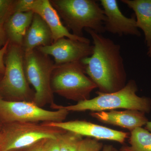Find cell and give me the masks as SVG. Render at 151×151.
<instances>
[{"instance_id": "cell-1", "label": "cell", "mask_w": 151, "mask_h": 151, "mask_svg": "<svg viewBox=\"0 0 151 151\" xmlns=\"http://www.w3.org/2000/svg\"><path fill=\"white\" fill-rule=\"evenodd\" d=\"M85 30L93 43L92 55L81 61L86 75L99 92L111 93L122 89L127 84V75L121 46L93 30Z\"/></svg>"}, {"instance_id": "cell-2", "label": "cell", "mask_w": 151, "mask_h": 151, "mask_svg": "<svg viewBox=\"0 0 151 151\" xmlns=\"http://www.w3.org/2000/svg\"><path fill=\"white\" fill-rule=\"evenodd\" d=\"M137 91L136 82L130 80L124 88L117 92L104 93L97 91V96L92 99L80 101L75 105L60 106L68 112H101L123 109L150 113L151 99L147 97H139L137 94Z\"/></svg>"}, {"instance_id": "cell-3", "label": "cell", "mask_w": 151, "mask_h": 151, "mask_svg": "<svg viewBox=\"0 0 151 151\" xmlns=\"http://www.w3.org/2000/svg\"><path fill=\"white\" fill-rule=\"evenodd\" d=\"M52 5L72 34L83 36V30L90 29L99 33L105 32L103 9L94 0H50Z\"/></svg>"}, {"instance_id": "cell-4", "label": "cell", "mask_w": 151, "mask_h": 151, "mask_svg": "<svg viewBox=\"0 0 151 151\" xmlns=\"http://www.w3.org/2000/svg\"><path fill=\"white\" fill-rule=\"evenodd\" d=\"M51 85L53 93L77 103L89 100L91 92L97 88L86 75L81 61L56 65L52 74Z\"/></svg>"}, {"instance_id": "cell-5", "label": "cell", "mask_w": 151, "mask_h": 151, "mask_svg": "<svg viewBox=\"0 0 151 151\" xmlns=\"http://www.w3.org/2000/svg\"><path fill=\"white\" fill-rule=\"evenodd\" d=\"M24 51L19 45L9 43L5 55V69L0 79V97L6 100L32 102L35 91L30 87L25 73Z\"/></svg>"}, {"instance_id": "cell-6", "label": "cell", "mask_w": 151, "mask_h": 151, "mask_svg": "<svg viewBox=\"0 0 151 151\" xmlns=\"http://www.w3.org/2000/svg\"><path fill=\"white\" fill-rule=\"evenodd\" d=\"M24 65L28 82L34 89L32 102L41 108L47 105L52 108L55 104L51 85L52 74L56 66L54 61L37 48L24 52Z\"/></svg>"}, {"instance_id": "cell-7", "label": "cell", "mask_w": 151, "mask_h": 151, "mask_svg": "<svg viewBox=\"0 0 151 151\" xmlns=\"http://www.w3.org/2000/svg\"><path fill=\"white\" fill-rule=\"evenodd\" d=\"M65 131L44 123L4 124L1 131L3 136L1 151L23 150L43 140L57 139Z\"/></svg>"}, {"instance_id": "cell-8", "label": "cell", "mask_w": 151, "mask_h": 151, "mask_svg": "<svg viewBox=\"0 0 151 151\" xmlns=\"http://www.w3.org/2000/svg\"><path fill=\"white\" fill-rule=\"evenodd\" d=\"M52 109L45 110L32 102L11 101L0 97V123H47L63 122L69 112L55 104Z\"/></svg>"}, {"instance_id": "cell-9", "label": "cell", "mask_w": 151, "mask_h": 151, "mask_svg": "<svg viewBox=\"0 0 151 151\" xmlns=\"http://www.w3.org/2000/svg\"><path fill=\"white\" fill-rule=\"evenodd\" d=\"M44 54L53 57L56 65L81 61L91 56L93 46L90 43L66 37L59 39L50 45L37 48Z\"/></svg>"}, {"instance_id": "cell-10", "label": "cell", "mask_w": 151, "mask_h": 151, "mask_svg": "<svg viewBox=\"0 0 151 151\" xmlns=\"http://www.w3.org/2000/svg\"><path fill=\"white\" fill-rule=\"evenodd\" d=\"M44 123L48 126L73 132L82 137L84 136L97 140L112 141L123 144L129 137V134L127 132L117 131L85 121L75 120Z\"/></svg>"}, {"instance_id": "cell-11", "label": "cell", "mask_w": 151, "mask_h": 151, "mask_svg": "<svg viewBox=\"0 0 151 151\" xmlns=\"http://www.w3.org/2000/svg\"><path fill=\"white\" fill-rule=\"evenodd\" d=\"M106 20L104 24L105 31L118 35L140 37V32L137 27L136 17L134 16L127 17L120 10L116 0H100Z\"/></svg>"}, {"instance_id": "cell-12", "label": "cell", "mask_w": 151, "mask_h": 151, "mask_svg": "<svg viewBox=\"0 0 151 151\" xmlns=\"http://www.w3.org/2000/svg\"><path fill=\"white\" fill-rule=\"evenodd\" d=\"M29 11L37 14L46 23L52 34L53 42L59 39L66 37L90 43V40L87 38L76 36L69 32L63 24L60 17L50 0H33L30 6Z\"/></svg>"}, {"instance_id": "cell-13", "label": "cell", "mask_w": 151, "mask_h": 151, "mask_svg": "<svg viewBox=\"0 0 151 151\" xmlns=\"http://www.w3.org/2000/svg\"><path fill=\"white\" fill-rule=\"evenodd\" d=\"M91 116L99 122L122 127L130 132L145 126L149 122L145 113L135 110L92 112Z\"/></svg>"}, {"instance_id": "cell-14", "label": "cell", "mask_w": 151, "mask_h": 151, "mask_svg": "<svg viewBox=\"0 0 151 151\" xmlns=\"http://www.w3.org/2000/svg\"><path fill=\"white\" fill-rule=\"evenodd\" d=\"M53 42L52 34L46 23L39 15L34 13L31 24L24 38L22 45L24 51L48 46Z\"/></svg>"}, {"instance_id": "cell-15", "label": "cell", "mask_w": 151, "mask_h": 151, "mask_svg": "<svg viewBox=\"0 0 151 151\" xmlns=\"http://www.w3.org/2000/svg\"><path fill=\"white\" fill-rule=\"evenodd\" d=\"M34 13L32 12H15L4 24L10 43L22 46L24 38L32 22Z\"/></svg>"}, {"instance_id": "cell-16", "label": "cell", "mask_w": 151, "mask_h": 151, "mask_svg": "<svg viewBox=\"0 0 151 151\" xmlns=\"http://www.w3.org/2000/svg\"><path fill=\"white\" fill-rule=\"evenodd\" d=\"M134 12L137 27L142 29L145 37V42L151 47V0H122Z\"/></svg>"}, {"instance_id": "cell-17", "label": "cell", "mask_w": 151, "mask_h": 151, "mask_svg": "<svg viewBox=\"0 0 151 151\" xmlns=\"http://www.w3.org/2000/svg\"><path fill=\"white\" fill-rule=\"evenodd\" d=\"M129 144L124 146L120 151H151V133L142 127L130 132Z\"/></svg>"}, {"instance_id": "cell-18", "label": "cell", "mask_w": 151, "mask_h": 151, "mask_svg": "<svg viewBox=\"0 0 151 151\" xmlns=\"http://www.w3.org/2000/svg\"><path fill=\"white\" fill-rule=\"evenodd\" d=\"M83 137L73 132L65 131L58 137L60 151H77Z\"/></svg>"}, {"instance_id": "cell-19", "label": "cell", "mask_w": 151, "mask_h": 151, "mask_svg": "<svg viewBox=\"0 0 151 151\" xmlns=\"http://www.w3.org/2000/svg\"><path fill=\"white\" fill-rule=\"evenodd\" d=\"M16 0H0V24L4 26L10 17L14 13Z\"/></svg>"}, {"instance_id": "cell-20", "label": "cell", "mask_w": 151, "mask_h": 151, "mask_svg": "<svg viewBox=\"0 0 151 151\" xmlns=\"http://www.w3.org/2000/svg\"><path fill=\"white\" fill-rule=\"evenodd\" d=\"M103 147V143L99 140L86 137L81 141L77 151H100Z\"/></svg>"}, {"instance_id": "cell-21", "label": "cell", "mask_w": 151, "mask_h": 151, "mask_svg": "<svg viewBox=\"0 0 151 151\" xmlns=\"http://www.w3.org/2000/svg\"><path fill=\"white\" fill-rule=\"evenodd\" d=\"M58 137L45 140L43 145V151H60Z\"/></svg>"}, {"instance_id": "cell-22", "label": "cell", "mask_w": 151, "mask_h": 151, "mask_svg": "<svg viewBox=\"0 0 151 151\" xmlns=\"http://www.w3.org/2000/svg\"><path fill=\"white\" fill-rule=\"evenodd\" d=\"M9 44V42L8 41L2 48L0 49V73L3 74L5 69L4 64L5 55L7 51L8 48Z\"/></svg>"}, {"instance_id": "cell-23", "label": "cell", "mask_w": 151, "mask_h": 151, "mask_svg": "<svg viewBox=\"0 0 151 151\" xmlns=\"http://www.w3.org/2000/svg\"><path fill=\"white\" fill-rule=\"evenodd\" d=\"M45 140L41 141L29 147L24 149V151H43V145Z\"/></svg>"}, {"instance_id": "cell-24", "label": "cell", "mask_w": 151, "mask_h": 151, "mask_svg": "<svg viewBox=\"0 0 151 151\" xmlns=\"http://www.w3.org/2000/svg\"><path fill=\"white\" fill-rule=\"evenodd\" d=\"M8 41L4 26L0 24V49L5 45Z\"/></svg>"}, {"instance_id": "cell-25", "label": "cell", "mask_w": 151, "mask_h": 151, "mask_svg": "<svg viewBox=\"0 0 151 151\" xmlns=\"http://www.w3.org/2000/svg\"><path fill=\"white\" fill-rule=\"evenodd\" d=\"M115 148L111 145H105L100 151H115Z\"/></svg>"}, {"instance_id": "cell-26", "label": "cell", "mask_w": 151, "mask_h": 151, "mask_svg": "<svg viewBox=\"0 0 151 151\" xmlns=\"http://www.w3.org/2000/svg\"><path fill=\"white\" fill-rule=\"evenodd\" d=\"M145 126V129L151 133V122H148Z\"/></svg>"}, {"instance_id": "cell-27", "label": "cell", "mask_w": 151, "mask_h": 151, "mask_svg": "<svg viewBox=\"0 0 151 151\" xmlns=\"http://www.w3.org/2000/svg\"><path fill=\"white\" fill-rule=\"evenodd\" d=\"M3 143V136L1 133L0 132V151H1V148L2 145Z\"/></svg>"}, {"instance_id": "cell-28", "label": "cell", "mask_w": 151, "mask_h": 151, "mask_svg": "<svg viewBox=\"0 0 151 151\" xmlns=\"http://www.w3.org/2000/svg\"><path fill=\"white\" fill-rule=\"evenodd\" d=\"M147 54L148 56L151 58V47L149 48L148 51L147 52Z\"/></svg>"}, {"instance_id": "cell-29", "label": "cell", "mask_w": 151, "mask_h": 151, "mask_svg": "<svg viewBox=\"0 0 151 151\" xmlns=\"http://www.w3.org/2000/svg\"><path fill=\"white\" fill-rule=\"evenodd\" d=\"M2 127V125L0 123V132H1V130Z\"/></svg>"}, {"instance_id": "cell-30", "label": "cell", "mask_w": 151, "mask_h": 151, "mask_svg": "<svg viewBox=\"0 0 151 151\" xmlns=\"http://www.w3.org/2000/svg\"><path fill=\"white\" fill-rule=\"evenodd\" d=\"M115 151H120V150H117V149H115Z\"/></svg>"}, {"instance_id": "cell-31", "label": "cell", "mask_w": 151, "mask_h": 151, "mask_svg": "<svg viewBox=\"0 0 151 151\" xmlns=\"http://www.w3.org/2000/svg\"><path fill=\"white\" fill-rule=\"evenodd\" d=\"M19 150H13V151H19Z\"/></svg>"}, {"instance_id": "cell-32", "label": "cell", "mask_w": 151, "mask_h": 151, "mask_svg": "<svg viewBox=\"0 0 151 151\" xmlns=\"http://www.w3.org/2000/svg\"><path fill=\"white\" fill-rule=\"evenodd\" d=\"M0 75H3V74H2L1 73H0Z\"/></svg>"}, {"instance_id": "cell-33", "label": "cell", "mask_w": 151, "mask_h": 151, "mask_svg": "<svg viewBox=\"0 0 151 151\" xmlns=\"http://www.w3.org/2000/svg\"><path fill=\"white\" fill-rule=\"evenodd\" d=\"M1 78H0V79H1Z\"/></svg>"}]
</instances>
